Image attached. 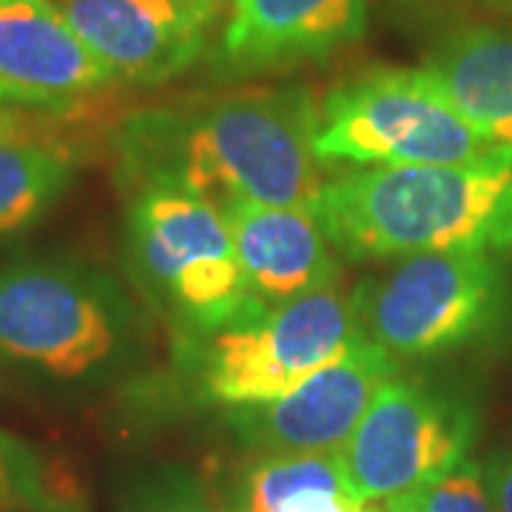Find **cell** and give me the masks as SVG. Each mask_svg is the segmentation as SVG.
<instances>
[{"label":"cell","instance_id":"cell-1","mask_svg":"<svg viewBox=\"0 0 512 512\" xmlns=\"http://www.w3.org/2000/svg\"><path fill=\"white\" fill-rule=\"evenodd\" d=\"M319 109L308 89L282 86L131 114L117 131L120 183L177 185L211 208H316Z\"/></svg>","mask_w":512,"mask_h":512},{"label":"cell","instance_id":"cell-2","mask_svg":"<svg viewBox=\"0 0 512 512\" xmlns=\"http://www.w3.org/2000/svg\"><path fill=\"white\" fill-rule=\"evenodd\" d=\"M313 211L353 262L512 248V148L458 165L356 168L322 185Z\"/></svg>","mask_w":512,"mask_h":512},{"label":"cell","instance_id":"cell-3","mask_svg":"<svg viewBox=\"0 0 512 512\" xmlns=\"http://www.w3.org/2000/svg\"><path fill=\"white\" fill-rule=\"evenodd\" d=\"M106 271L63 254L0 262V376L37 393H77L126 362L134 319Z\"/></svg>","mask_w":512,"mask_h":512},{"label":"cell","instance_id":"cell-4","mask_svg":"<svg viewBox=\"0 0 512 512\" xmlns=\"http://www.w3.org/2000/svg\"><path fill=\"white\" fill-rule=\"evenodd\" d=\"M126 262L140 293L185 339L211 336L262 313L248 293L222 214L177 185L131 191Z\"/></svg>","mask_w":512,"mask_h":512},{"label":"cell","instance_id":"cell-5","mask_svg":"<svg viewBox=\"0 0 512 512\" xmlns=\"http://www.w3.org/2000/svg\"><path fill=\"white\" fill-rule=\"evenodd\" d=\"M490 151L424 69L359 74L336 86L319 109L322 165H458Z\"/></svg>","mask_w":512,"mask_h":512},{"label":"cell","instance_id":"cell-6","mask_svg":"<svg viewBox=\"0 0 512 512\" xmlns=\"http://www.w3.org/2000/svg\"><path fill=\"white\" fill-rule=\"evenodd\" d=\"M359 339L356 299L333 285L202 336V393L231 410L276 402Z\"/></svg>","mask_w":512,"mask_h":512},{"label":"cell","instance_id":"cell-7","mask_svg":"<svg viewBox=\"0 0 512 512\" xmlns=\"http://www.w3.org/2000/svg\"><path fill=\"white\" fill-rule=\"evenodd\" d=\"M356 313L370 342L393 359H424L476 342L504 302L495 251H441L399 259L356 291Z\"/></svg>","mask_w":512,"mask_h":512},{"label":"cell","instance_id":"cell-8","mask_svg":"<svg viewBox=\"0 0 512 512\" xmlns=\"http://www.w3.org/2000/svg\"><path fill=\"white\" fill-rule=\"evenodd\" d=\"M476 419L433 387L390 379L376 390L350 439L333 453L353 504L393 498L464 461Z\"/></svg>","mask_w":512,"mask_h":512},{"label":"cell","instance_id":"cell-9","mask_svg":"<svg viewBox=\"0 0 512 512\" xmlns=\"http://www.w3.org/2000/svg\"><path fill=\"white\" fill-rule=\"evenodd\" d=\"M396 373V359L365 336L288 396L234 407L228 419L239 439L268 456L336 453L365 416L376 390Z\"/></svg>","mask_w":512,"mask_h":512},{"label":"cell","instance_id":"cell-10","mask_svg":"<svg viewBox=\"0 0 512 512\" xmlns=\"http://www.w3.org/2000/svg\"><path fill=\"white\" fill-rule=\"evenodd\" d=\"M117 83L55 0H0V106L69 111Z\"/></svg>","mask_w":512,"mask_h":512},{"label":"cell","instance_id":"cell-11","mask_svg":"<svg viewBox=\"0 0 512 512\" xmlns=\"http://www.w3.org/2000/svg\"><path fill=\"white\" fill-rule=\"evenodd\" d=\"M117 83L157 86L205 52L208 26L183 0H55Z\"/></svg>","mask_w":512,"mask_h":512},{"label":"cell","instance_id":"cell-12","mask_svg":"<svg viewBox=\"0 0 512 512\" xmlns=\"http://www.w3.org/2000/svg\"><path fill=\"white\" fill-rule=\"evenodd\" d=\"M367 0H234L214 55L228 77L322 63L362 40Z\"/></svg>","mask_w":512,"mask_h":512},{"label":"cell","instance_id":"cell-13","mask_svg":"<svg viewBox=\"0 0 512 512\" xmlns=\"http://www.w3.org/2000/svg\"><path fill=\"white\" fill-rule=\"evenodd\" d=\"M248 293L262 311L333 288L342 265L313 208L231 205L222 211Z\"/></svg>","mask_w":512,"mask_h":512},{"label":"cell","instance_id":"cell-14","mask_svg":"<svg viewBox=\"0 0 512 512\" xmlns=\"http://www.w3.org/2000/svg\"><path fill=\"white\" fill-rule=\"evenodd\" d=\"M424 72L487 146L512 148V29H456L436 43Z\"/></svg>","mask_w":512,"mask_h":512},{"label":"cell","instance_id":"cell-15","mask_svg":"<svg viewBox=\"0 0 512 512\" xmlns=\"http://www.w3.org/2000/svg\"><path fill=\"white\" fill-rule=\"evenodd\" d=\"M77 163L49 137L0 143V239L43 220L72 188Z\"/></svg>","mask_w":512,"mask_h":512},{"label":"cell","instance_id":"cell-16","mask_svg":"<svg viewBox=\"0 0 512 512\" xmlns=\"http://www.w3.org/2000/svg\"><path fill=\"white\" fill-rule=\"evenodd\" d=\"M328 495H348L333 453L265 456L245 478L242 512H296Z\"/></svg>","mask_w":512,"mask_h":512},{"label":"cell","instance_id":"cell-17","mask_svg":"<svg viewBox=\"0 0 512 512\" xmlns=\"http://www.w3.org/2000/svg\"><path fill=\"white\" fill-rule=\"evenodd\" d=\"M387 512H495V507L481 467L464 458L441 476L387 498Z\"/></svg>","mask_w":512,"mask_h":512},{"label":"cell","instance_id":"cell-18","mask_svg":"<svg viewBox=\"0 0 512 512\" xmlns=\"http://www.w3.org/2000/svg\"><path fill=\"white\" fill-rule=\"evenodd\" d=\"M120 512H211L200 481L180 467H165L140 478L126 495Z\"/></svg>","mask_w":512,"mask_h":512},{"label":"cell","instance_id":"cell-19","mask_svg":"<svg viewBox=\"0 0 512 512\" xmlns=\"http://www.w3.org/2000/svg\"><path fill=\"white\" fill-rule=\"evenodd\" d=\"M484 484L495 512H512V453L495 458L484 473Z\"/></svg>","mask_w":512,"mask_h":512},{"label":"cell","instance_id":"cell-20","mask_svg":"<svg viewBox=\"0 0 512 512\" xmlns=\"http://www.w3.org/2000/svg\"><path fill=\"white\" fill-rule=\"evenodd\" d=\"M40 123L32 120L29 114H23L20 109H3L0 106V143H12V140H32L40 137Z\"/></svg>","mask_w":512,"mask_h":512},{"label":"cell","instance_id":"cell-21","mask_svg":"<svg viewBox=\"0 0 512 512\" xmlns=\"http://www.w3.org/2000/svg\"><path fill=\"white\" fill-rule=\"evenodd\" d=\"M183 3L202 20V23H205V26L217 23V18H220L222 12H225L228 6H234V0H183Z\"/></svg>","mask_w":512,"mask_h":512},{"label":"cell","instance_id":"cell-22","mask_svg":"<svg viewBox=\"0 0 512 512\" xmlns=\"http://www.w3.org/2000/svg\"><path fill=\"white\" fill-rule=\"evenodd\" d=\"M296 512H359V504H353L348 495H328V498H316Z\"/></svg>","mask_w":512,"mask_h":512},{"label":"cell","instance_id":"cell-23","mask_svg":"<svg viewBox=\"0 0 512 512\" xmlns=\"http://www.w3.org/2000/svg\"><path fill=\"white\" fill-rule=\"evenodd\" d=\"M498 9H504V12H512V0H493Z\"/></svg>","mask_w":512,"mask_h":512},{"label":"cell","instance_id":"cell-24","mask_svg":"<svg viewBox=\"0 0 512 512\" xmlns=\"http://www.w3.org/2000/svg\"><path fill=\"white\" fill-rule=\"evenodd\" d=\"M359 512H382V510H373V507H359Z\"/></svg>","mask_w":512,"mask_h":512},{"label":"cell","instance_id":"cell-25","mask_svg":"<svg viewBox=\"0 0 512 512\" xmlns=\"http://www.w3.org/2000/svg\"><path fill=\"white\" fill-rule=\"evenodd\" d=\"M239 512H242V510H239Z\"/></svg>","mask_w":512,"mask_h":512}]
</instances>
